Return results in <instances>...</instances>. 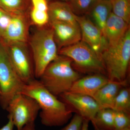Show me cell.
<instances>
[{
	"label": "cell",
	"mask_w": 130,
	"mask_h": 130,
	"mask_svg": "<svg viewBox=\"0 0 130 130\" xmlns=\"http://www.w3.org/2000/svg\"><path fill=\"white\" fill-rule=\"evenodd\" d=\"M20 93L33 98L40 108L42 124L49 127L61 126L72 118V110L48 90L38 79L25 84Z\"/></svg>",
	"instance_id": "cell-1"
},
{
	"label": "cell",
	"mask_w": 130,
	"mask_h": 130,
	"mask_svg": "<svg viewBox=\"0 0 130 130\" xmlns=\"http://www.w3.org/2000/svg\"><path fill=\"white\" fill-rule=\"evenodd\" d=\"M72 62L70 58L59 55L39 78L44 87L57 97L69 91L74 82L81 77L73 68Z\"/></svg>",
	"instance_id": "cell-2"
},
{
	"label": "cell",
	"mask_w": 130,
	"mask_h": 130,
	"mask_svg": "<svg viewBox=\"0 0 130 130\" xmlns=\"http://www.w3.org/2000/svg\"><path fill=\"white\" fill-rule=\"evenodd\" d=\"M35 78L39 79L48 66L59 56L53 31L48 24L37 27L29 38Z\"/></svg>",
	"instance_id": "cell-3"
},
{
	"label": "cell",
	"mask_w": 130,
	"mask_h": 130,
	"mask_svg": "<svg viewBox=\"0 0 130 130\" xmlns=\"http://www.w3.org/2000/svg\"><path fill=\"white\" fill-rule=\"evenodd\" d=\"M109 81H127L130 61V29L116 45L108 46L101 55Z\"/></svg>",
	"instance_id": "cell-4"
},
{
	"label": "cell",
	"mask_w": 130,
	"mask_h": 130,
	"mask_svg": "<svg viewBox=\"0 0 130 130\" xmlns=\"http://www.w3.org/2000/svg\"><path fill=\"white\" fill-rule=\"evenodd\" d=\"M58 54L71 59L73 68L79 73L101 74L106 76L101 56L82 41L61 48Z\"/></svg>",
	"instance_id": "cell-5"
},
{
	"label": "cell",
	"mask_w": 130,
	"mask_h": 130,
	"mask_svg": "<svg viewBox=\"0 0 130 130\" xmlns=\"http://www.w3.org/2000/svg\"><path fill=\"white\" fill-rule=\"evenodd\" d=\"M25 84L12 64L6 45L0 41V105L3 109L6 110L11 100L21 92Z\"/></svg>",
	"instance_id": "cell-6"
},
{
	"label": "cell",
	"mask_w": 130,
	"mask_h": 130,
	"mask_svg": "<svg viewBox=\"0 0 130 130\" xmlns=\"http://www.w3.org/2000/svg\"><path fill=\"white\" fill-rule=\"evenodd\" d=\"M6 110L17 130H22L28 124L35 123L40 108L33 98L19 93L12 99Z\"/></svg>",
	"instance_id": "cell-7"
},
{
	"label": "cell",
	"mask_w": 130,
	"mask_h": 130,
	"mask_svg": "<svg viewBox=\"0 0 130 130\" xmlns=\"http://www.w3.org/2000/svg\"><path fill=\"white\" fill-rule=\"evenodd\" d=\"M28 44L19 42L5 44L12 64L25 84L36 79L33 60Z\"/></svg>",
	"instance_id": "cell-8"
},
{
	"label": "cell",
	"mask_w": 130,
	"mask_h": 130,
	"mask_svg": "<svg viewBox=\"0 0 130 130\" xmlns=\"http://www.w3.org/2000/svg\"><path fill=\"white\" fill-rule=\"evenodd\" d=\"M59 96L60 100L84 120L90 121L100 109L95 100L89 96L68 91Z\"/></svg>",
	"instance_id": "cell-9"
},
{
	"label": "cell",
	"mask_w": 130,
	"mask_h": 130,
	"mask_svg": "<svg viewBox=\"0 0 130 130\" xmlns=\"http://www.w3.org/2000/svg\"><path fill=\"white\" fill-rule=\"evenodd\" d=\"M10 14L11 20L2 32L1 41L5 44L16 42L28 43L31 25L29 13Z\"/></svg>",
	"instance_id": "cell-10"
},
{
	"label": "cell",
	"mask_w": 130,
	"mask_h": 130,
	"mask_svg": "<svg viewBox=\"0 0 130 130\" xmlns=\"http://www.w3.org/2000/svg\"><path fill=\"white\" fill-rule=\"evenodd\" d=\"M76 20L81 30L82 41L88 44L101 56L102 52L108 46L101 31L89 18L85 15H76Z\"/></svg>",
	"instance_id": "cell-11"
},
{
	"label": "cell",
	"mask_w": 130,
	"mask_h": 130,
	"mask_svg": "<svg viewBox=\"0 0 130 130\" xmlns=\"http://www.w3.org/2000/svg\"><path fill=\"white\" fill-rule=\"evenodd\" d=\"M58 51L64 47L76 44L81 40V30L78 23L50 21Z\"/></svg>",
	"instance_id": "cell-12"
},
{
	"label": "cell",
	"mask_w": 130,
	"mask_h": 130,
	"mask_svg": "<svg viewBox=\"0 0 130 130\" xmlns=\"http://www.w3.org/2000/svg\"><path fill=\"white\" fill-rule=\"evenodd\" d=\"M108 81L106 76L103 74H90L75 81L69 91L93 97L97 91Z\"/></svg>",
	"instance_id": "cell-13"
},
{
	"label": "cell",
	"mask_w": 130,
	"mask_h": 130,
	"mask_svg": "<svg viewBox=\"0 0 130 130\" xmlns=\"http://www.w3.org/2000/svg\"><path fill=\"white\" fill-rule=\"evenodd\" d=\"M129 29V24L111 12L107 20L105 28V37L108 46H113L118 44Z\"/></svg>",
	"instance_id": "cell-14"
},
{
	"label": "cell",
	"mask_w": 130,
	"mask_h": 130,
	"mask_svg": "<svg viewBox=\"0 0 130 130\" xmlns=\"http://www.w3.org/2000/svg\"><path fill=\"white\" fill-rule=\"evenodd\" d=\"M128 85V81L122 82L109 81L98 90L92 98L97 103L100 109H112L114 102L119 91Z\"/></svg>",
	"instance_id": "cell-15"
},
{
	"label": "cell",
	"mask_w": 130,
	"mask_h": 130,
	"mask_svg": "<svg viewBox=\"0 0 130 130\" xmlns=\"http://www.w3.org/2000/svg\"><path fill=\"white\" fill-rule=\"evenodd\" d=\"M112 12L110 0H96L87 15L101 31L105 37V26L108 19Z\"/></svg>",
	"instance_id": "cell-16"
},
{
	"label": "cell",
	"mask_w": 130,
	"mask_h": 130,
	"mask_svg": "<svg viewBox=\"0 0 130 130\" xmlns=\"http://www.w3.org/2000/svg\"><path fill=\"white\" fill-rule=\"evenodd\" d=\"M48 13L50 21L76 23V14L67 2L53 1L48 2Z\"/></svg>",
	"instance_id": "cell-17"
},
{
	"label": "cell",
	"mask_w": 130,
	"mask_h": 130,
	"mask_svg": "<svg viewBox=\"0 0 130 130\" xmlns=\"http://www.w3.org/2000/svg\"><path fill=\"white\" fill-rule=\"evenodd\" d=\"M95 130H114L113 111L101 109L90 121Z\"/></svg>",
	"instance_id": "cell-18"
},
{
	"label": "cell",
	"mask_w": 130,
	"mask_h": 130,
	"mask_svg": "<svg viewBox=\"0 0 130 130\" xmlns=\"http://www.w3.org/2000/svg\"><path fill=\"white\" fill-rule=\"evenodd\" d=\"M30 0H0V8L9 14L29 13Z\"/></svg>",
	"instance_id": "cell-19"
},
{
	"label": "cell",
	"mask_w": 130,
	"mask_h": 130,
	"mask_svg": "<svg viewBox=\"0 0 130 130\" xmlns=\"http://www.w3.org/2000/svg\"><path fill=\"white\" fill-rule=\"evenodd\" d=\"M127 86L119 91L114 102L112 110L130 115V89Z\"/></svg>",
	"instance_id": "cell-20"
},
{
	"label": "cell",
	"mask_w": 130,
	"mask_h": 130,
	"mask_svg": "<svg viewBox=\"0 0 130 130\" xmlns=\"http://www.w3.org/2000/svg\"><path fill=\"white\" fill-rule=\"evenodd\" d=\"M48 9L44 8L31 6L29 17L31 25L42 27L48 24L49 22Z\"/></svg>",
	"instance_id": "cell-21"
},
{
	"label": "cell",
	"mask_w": 130,
	"mask_h": 130,
	"mask_svg": "<svg viewBox=\"0 0 130 130\" xmlns=\"http://www.w3.org/2000/svg\"><path fill=\"white\" fill-rule=\"evenodd\" d=\"M112 12L129 24L130 0H110Z\"/></svg>",
	"instance_id": "cell-22"
},
{
	"label": "cell",
	"mask_w": 130,
	"mask_h": 130,
	"mask_svg": "<svg viewBox=\"0 0 130 130\" xmlns=\"http://www.w3.org/2000/svg\"><path fill=\"white\" fill-rule=\"evenodd\" d=\"M96 0H68L70 8L77 16H84L88 13Z\"/></svg>",
	"instance_id": "cell-23"
},
{
	"label": "cell",
	"mask_w": 130,
	"mask_h": 130,
	"mask_svg": "<svg viewBox=\"0 0 130 130\" xmlns=\"http://www.w3.org/2000/svg\"><path fill=\"white\" fill-rule=\"evenodd\" d=\"M113 121L115 129L130 126V115L123 112L113 111Z\"/></svg>",
	"instance_id": "cell-24"
},
{
	"label": "cell",
	"mask_w": 130,
	"mask_h": 130,
	"mask_svg": "<svg viewBox=\"0 0 130 130\" xmlns=\"http://www.w3.org/2000/svg\"><path fill=\"white\" fill-rule=\"evenodd\" d=\"M83 119L75 113L71 121L61 130H81Z\"/></svg>",
	"instance_id": "cell-25"
},
{
	"label": "cell",
	"mask_w": 130,
	"mask_h": 130,
	"mask_svg": "<svg viewBox=\"0 0 130 130\" xmlns=\"http://www.w3.org/2000/svg\"><path fill=\"white\" fill-rule=\"evenodd\" d=\"M8 121L7 123L0 128V130H14V125L11 119L9 117H8Z\"/></svg>",
	"instance_id": "cell-26"
},
{
	"label": "cell",
	"mask_w": 130,
	"mask_h": 130,
	"mask_svg": "<svg viewBox=\"0 0 130 130\" xmlns=\"http://www.w3.org/2000/svg\"><path fill=\"white\" fill-rule=\"evenodd\" d=\"M35 123H29L26 125L22 130H36Z\"/></svg>",
	"instance_id": "cell-27"
},
{
	"label": "cell",
	"mask_w": 130,
	"mask_h": 130,
	"mask_svg": "<svg viewBox=\"0 0 130 130\" xmlns=\"http://www.w3.org/2000/svg\"><path fill=\"white\" fill-rule=\"evenodd\" d=\"M89 122L88 120H83L81 130H88Z\"/></svg>",
	"instance_id": "cell-28"
},
{
	"label": "cell",
	"mask_w": 130,
	"mask_h": 130,
	"mask_svg": "<svg viewBox=\"0 0 130 130\" xmlns=\"http://www.w3.org/2000/svg\"><path fill=\"white\" fill-rule=\"evenodd\" d=\"M8 14V13L5 12L0 8V21Z\"/></svg>",
	"instance_id": "cell-29"
},
{
	"label": "cell",
	"mask_w": 130,
	"mask_h": 130,
	"mask_svg": "<svg viewBox=\"0 0 130 130\" xmlns=\"http://www.w3.org/2000/svg\"><path fill=\"white\" fill-rule=\"evenodd\" d=\"M114 130H130V126L123 128V129H114Z\"/></svg>",
	"instance_id": "cell-30"
},
{
	"label": "cell",
	"mask_w": 130,
	"mask_h": 130,
	"mask_svg": "<svg viewBox=\"0 0 130 130\" xmlns=\"http://www.w3.org/2000/svg\"><path fill=\"white\" fill-rule=\"evenodd\" d=\"M48 2H50L51 1H62L67 2L68 0H47Z\"/></svg>",
	"instance_id": "cell-31"
},
{
	"label": "cell",
	"mask_w": 130,
	"mask_h": 130,
	"mask_svg": "<svg viewBox=\"0 0 130 130\" xmlns=\"http://www.w3.org/2000/svg\"><path fill=\"white\" fill-rule=\"evenodd\" d=\"M2 31L0 29V41L2 39Z\"/></svg>",
	"instance_id": "cell-32"
},
{
	"label": "cell",
	"mask_w": 130,
	"mask_h": 130,
	"mask_svg": "<svg viewBox=\"0 0 130 130\" xmlns=\"http://www.w3.org/2000/svg\"><path fill=\"white\" fill-rule=\"evenodd\" d=\"M1 90L0 89V101H1Z\"/></svg>",
	"instance_id": "cell-33"
}]
</instances>
